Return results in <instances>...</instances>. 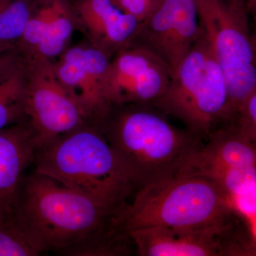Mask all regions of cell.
Listing matches in <instances>:
<instances>
[{"label": "cell", "instance_id": "obj_14", "mask_svg": "<svg viewBox=\"0 0 256 256\" xmlns=\"http://www.w3.org/2000/svg\"><path fill=\"white\" fill-rule=\"evenodd\" d=\"M26 87L25 66L18 58L0 72V130L22 121Z\"/></svg>", "mask_w": 256, "mask_h": 256}, {"label": "cell", "instance_id": "obj_15", "mask_svg": "<svg viewBox=\"0 0 256 256\" xmlns=\"http://www.w3.org/2000/svg\"><path fill=\"white\" fill-rule=\"evenodd\" d=\"M160 62H164L154 52L140 44L121 52L109 63L104 84L105 100L106 92L112 88Z\"/></svg>", "mask_w": 256, "mask_h": 256}, {"label": "cell", "instance_id": "obj_3", "mask_svg": "<svg viewBox=\"0 0 256 256\" xmlns=\"http://www.w3.org/2000/svg\"><path fill=\"white\" fill-rule=\"evenodd\" d=\"M35 171L122 210L136 190L97 122L84 124L36 152Z\"/></svg>", "mask_w": 256, "mask_h": 256}, {"label": "cell", "instance_id": "obj_8", "mask_svg": "<svg viewBox=\"0 0 256 256\" xmlns=\"http://www.w3.org/2000/svg\"><path fill=\"white\" fill-rule=\"evenodd\" d=\"M25 72L24 114L37 151L94 121L60 82L50 60L34 56L25 65Z\"/></svg>", "mask_w": 256, "mask_h": 256}, {"label": "cell", "instance_id": "obj_16", "mask_svg": "<svg viewBox=\"0 0 256 256\" xmlns=\"http://www.w3.org/2000/svg\"><path fill=\"white\" fill-rule=\"evenodd\" d=\"M46 252L15 212L0 222V256H37Z\"/></svg>", "mask_w": 256, "mask_h": 256}, {"label": "cell", "instance_id": "obj_4", "mask_svg": "<svg viewBox=\"0 0 256 256\" xmlns=\"http://www.w3.org/2000/svg\"><path fill=\"white\" fill-rule=\"evenodd\" d=\"M238 215L212 180L201 175L182 174L136 192L132 201L120 212L119 223L128 234L146 227L207 226Z\"/></svg>", "mask_w": 256, "mask_h": 256}, {"label": "cell", "instance_id": "obj_24", "mask_svg": "<svg viewBox=\"0 0 256 256\" xmlns=\"http://www.w3.org/2000/svg\"><path fill=\"white\" fill-rule=\"evenodd\" d=\"M247 6L252 12L256 10V0H247Z\"/></svg>", "mask_w": 256, "mask_h": 256}, {"label": "cell", "instance_id": "obj_13", "mask_svg": "<svg viewBox=\"0 0 256 256\" xmlns=\"http://www.w3.org/2000/svg\"><path fill=\"white\" fill-rule=\"evenodd\" d=\"M170 78L169 67L164 62H160L112 88L106 94V100L110 106H150L164 92Z\"/></svg>", "mask_w": 256, "mask_h": 256}, {"label": "cell", "instance_id": "obj_1", "mask_svg": "<svg viewBox=\"0 0 256 256\" xmlns=\"http://www.w3.org/2000/svg\"><path fill=\"white\" fill-rule=\"evenodd\" d=\"M15 212L47 250L70 256H122L130 238L120 210L35 171L22 180Z\"/></svg>", "mask_w": 256, "mask_h": 256}, {"label": "cell", "instance_id": "obj_17", "mask_svg": "<svg viewBox=\"0 0 256 256\" xmlns=\"http://www.w3.org/2000/svg\"><path fill=\"white\" fill-rule=\"evenodd\" d=\"M50 24L45 36L34 50V56L50 60L64 52L73 32L70 12L60 0H54Z\"/></svg>", "mask_w": 256, "mask_h": 256}, {"label": "cell", "instance_id": "obj_6", "mask_svg": "<svg viewBox=\"0 0 256 256\" xmlns=\"http://www.w3.org/2000/svg\"><path fill=\"white\" fill-rule=\"evenodd\" d=\"M202 31L222 69L228 92V120L256 89V48L246 10L226 0H194Z\"/></svg>", "mask_w": 256, "mask_h": 256}, {"label": "cell", "instance_id": "obj_22", "mask_svg": "<svg viewBox=\"0 0 256 256\" xmlns=\"http://www.w3.org/2000/svg\"><path fill=\"white\" fill-rule=\"evenodd\" d=\"M13 50H14V44L0 43V54Z\"/></svg>", "mask_w": 256, "mask_h": 256}, {"label": "cell", "instance_id": "obj_5", "mask_svg": "<svg viewBox=\"0 0 256 256\" xmlns=\"http://www.w3.org/2000/svg\"><path fill=\"white\" fill-rule=\"evenodd\" d=\"M150 106L180 120L202 138L208 139L220 122L228 121L226 82L203 31Z\"/></svg>", "mask_w": 256, "mask_h": 256}, {"label": "cell", "instance_id": "obj_18", "mask_svg": "<svg viewBox=\"0 0 256 256\" xmlns=\"http://www.w3.org/2000/svg\"><path fill=\"white\" fill-rule=\"evenodd\" d=\"M32 12L26 0H0V43L20 40Z\"/></svg>", "mask_w": 256, "mask_h": 256}, {"label": "cell", "instance_id": "obj_12", "mask_svg": "<svg viewBox=\"0 0 256 256\" xmlns=\"http://www.w3.org/2000/svg\"><path fill=\"white\" fill-rule=\"evenodd\" d=\"M208 139L182 174H195L210 168H256V143L242 138L230 126L218 128Z\"/></svg>", "mask_w": 256, "mask_h": 256}, {"label": "cell", "instance_id": "obj_21", "mask_svg": "<svg viewBox=\"0 0 256 256\" xmlns=\"http://www.w3.org/2000/svg\"><path fill=\"white\" fill-rule=\"evenodd\" d=\"M16 60H18V54L14 50L0 54V72L10 64H12Z\"/></svg>", "mask_w": 256, "mask_h": 256}, {"label": "cell", "instance_id": "obj_23", "mask_svg": "<svg viewBox=\"0 0 256 256\" xmlns=\"http://www.w3.org/2000/svg\"><path fill=\"white\" fill-rule=\"evenodd\" d=\"M230 4H233L240 9H246L245 1L244 0H226Z\"/></svg>", "mask_w": 256, "mask_h": 256}, {"label": "cell", "instance_id": "obj_9", "mask_svg": "<svg viewBox=\"0 0 256 256\" xmlns=\"http://www.w3.org/2000/svg\"><path fill=\"white\" fill-rule=\"evenodd\" d=\"M202 33L194 0H160L134 37L168 66L172 75Z\"/></svg>", "mask_w": 256, "mask_h": 256}, {"label": "cell", "instance_id": "obj_2", "mask_svg": "<svg viewBox=\"0 0 256 256\" xmlns=\"http://www.w3.org/2000/svg\"><path fill=\"white\" fill-rule=\"evenodd\" d=\"M132 180L136 192L181 174L203 146L202 138L180 129L149 105L130 104L97 121Z\"/></svg>", "mask_w": 256, "mask_h": 256}, {"label": "cell", "instance_id": "obj_19", "mask_svg": "<svg viewBox=\"0 0 256 256\" xmlns=\"http://www.w3.org/2000/svg\"><path fill=\"white\" fill-rule=\"evenodd\" d=\"M227 126L250 142H256V89L242 100Z\"/></svg>", "mask_w": 256, "mask_h": 256}, {"label": "cell", "instance_id": "obj_20", "mask_svg": "<svg viewBox=\"0 0 256 256\" xmlns=\"http://www.w3.org/2000/svg\"><path fill=\"white\" fill-rule=\"evenodd\" d=\"M52 12V3L42 6L28 18L20 41L24 47L34 52L46 34Z\"/></svg>", "mask_w": 256, "mask_h": 256}, {"label": "cell", "instance_id": "obj_7", "mask_svg": "<svg viewBox=\"0 0 256 256\" xmlns=\"http://www.w3.org/2000/svg\"><path fill=\"white\" fill-rule=\"evenodd\" d=\"M128 235L140 256L256 255V236L238 215L207 226L146 227Z\"/></svg>", "mask_w": 256, "mask_h": 256}, {"label": "cell", "instance_id": "obj_10", "mask_svg": "<svg viewBox=\"0 0 256 256\" xmlns=\"http://www.w3.org/2000/svg\"><path fill=\"white\" fill-rule=\"evenodd\" d=\"M37 148L30 124L0 130V222L14 214L23 173L34 162Z\"/></svg>", "mask_w": 256, "mask_h": 256}, {"label": "cell", "instance_id": "obj_11", "mask_svg": "<svg viewBox=\"0 0 256 256\" xmlns=\"http://www.w3.org/2000/svg\"><path fill=\"white\" fill-rule=\"evenodd\" d=\"M78 13L95 46L105 52L133 40L140 26L136 18L120 10L112 0H82Z\"/></svg>", "mask_w": 256, "mask_h": 256}]
</instances>
